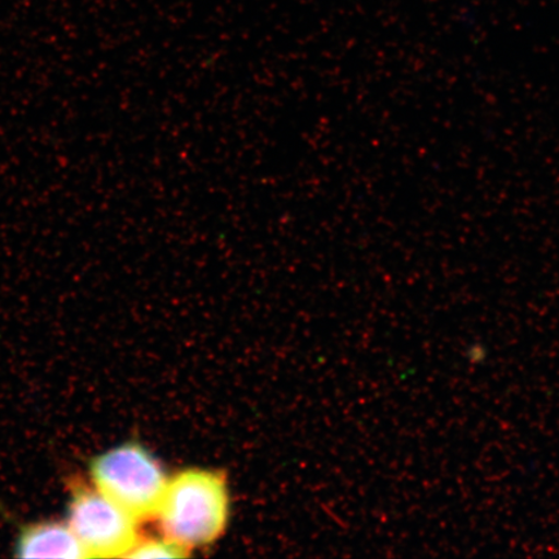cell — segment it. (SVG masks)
I'll list each match as a JSON object with an SVG mask.
<instances>
[{
  "mask_svg": "<svg viewBox=\"0 0 559 559\" xmlns=\"http://www.w3.org/2000/svg\"><path fill=\"white\" fill-rule=\"evenodd\" d=\"M136 522L96 487L70 485L67 523L87 557H128L139 543Z\"/></svg>",
  "mask_w": 559,
  "mask_h": 559,
  "instance_id": "3957f363",
  "label": "cell"
},
{
  "mask_svg": "<svg viewBox=\"0 0 559 559\" xmlns=\"http://www.w3.org/2000/svg\"><path fill=\"white\" fill-rule=\"evenodd\" d=\"M90 471L95 487L132 519L142 521L157 515L169 479L144 447H117L94 459Z\"/></svg>",
  "mask_w": 559,
  "mask_h": 559,
  "instance_id": "7a4b0ae2",
  "label": "cell"
},
{
  "mask_svg": "<svg viewBox=\"0 0 559 559\" xmlns=\"http://www.w3.org/2000/svg\"><path fill=\"white\" fill-rule=\"evenodd\" d=\"M187 550L170 540H150L138 543L130 551L131 558H179L186 557Z\"/></svg>",
  "mask_w": 559,
  "mask_h": 559,
  "instance_id": "5b68a950",
  "label": "cell"
},
{
  "mask_svg": "<svg viewBox=\"0 0 559 559\" xmlns=\"http://www.w3.org/2000/svg\"><path fill=\"white\" fill-rule=\"evenodd\" d=\"M19 558H87L68 523L40 521L21 530L15 544Z\"/></svg>",
  "mask_w": 559,
  "mask_h": 559,
  "instance_id": "277c9868",
  "label": "cell"
},
{
  "mask_svg": "<svg viewBox=\"0 0 559 559\" xmlns=\"http://www.w3.org/2000/svg\"><path fill=\"white\" fill-rule=\"evenodd\" d=\"M156 516L165 539L187 551L214 543L228 522L226 478L200 469L175 475L167 481Z\"/></svg>",
  "mask_w": 559,
  "mask_h": 559,
  "instance_id": "6da1fadb",
  "label": "cell"
}]
</instances>
